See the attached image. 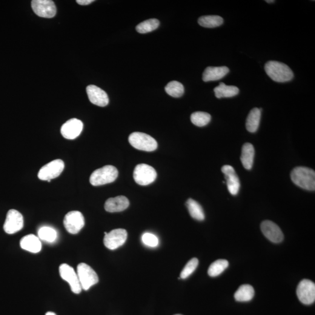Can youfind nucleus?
<instances>
[{
    "label": "nucleus",
    "mask_w": 315,
    "mask_h": 315,
    "mask_svg": "<svg viewBox=\"0 0 315 315\" xmlns=\"http://www.w3.org/2000/svg\"><path fill=\"white\" fill-rule=\"evenodd\" d=\"M265 70L268 76L277 82L290 81L294 78L293 71L284 63L269 61L266 63Z\"/></svg>",
    "instance_id": "nucleus-1"
},
{
    "label": "nucleus",
    "mask_w": 315,
    "mask_h": 315,
    "mask_svg": "<svg viewBox=\"0 0 315 315\" xmlns=\"http://www.w3.org/2000/svg\"><path fill=\"white\" fill-rule=\"evenodd\" d=\"M291 178L294 184L306 190H315V173L312 169L299 167L291 173Z\"/></svg>",
    "instance_id": "nucleus-2"
},
{
    "label": "nucleus",
    "mask_w": 315,
    "mask_h": 315,
    "mask_svg": "<svg viewBox=\"0 0 315 315\" xmlns=\"http://www.w3.org/2000/svg\"><path fill=\"white\" fill-rule=\"evenodd\" d=\"M118 171L114 166H104L91 174L90 182L94 186L108 184L113 182L118 176Z\"/></svg>",
    "instance_id": "nucleus-3"
},
{
    "label": "nucleus",
    "mask_w": 315,
    "mask_h": 315,
    "mask_svg": "<svg viewBox=\"0 0 315 315\" xmlns=\"http://www.w3.org/2000/svg\"><path fill=\"white\" fill-rule=\"evenodd\" d=\"M128 142L134 148L141 151H154L158 147V143L153 137L143 133H131L128 137Z\"/></svg>",
    "instance_id": "nucleus-4"
},
{
    "label": "nucleus",
    "mask_w": 315,
    "mask_h": 315,
    "mask_svg": "<svg viewBox=\"0 0 315 315\" xmlns=\"http://www.w3.org/2000/svg\"><path fill=\"white\" fill-rule=\"evenodd\" d=\"M77 275L82 289L85 291L88 290L92 286L96 284L99 282L96 272L90 266L84 263H80L77 266Z\"/></svg>",
    "instance_id": "nucleus-5"
},
{
    "label": "nucleus",
    "mask_w": 315,
    "mask_h": 315,
    "mask_svg": "<svg viewBox=\"0 0 315 315\" xmlns=\"http://www.w3.org/2000/svg\"><path fill=\"white\" fill-rule=\"evenodd\" d=\"M157 176L156 170L147 164L137 165L134 170V179L140 185L147 186L151 184L155 181Z\"/></svg>",
    "instance_id": "nucleus-6"
},
{
    "label": "nucleus",
    "mask_w": 315,
    "mask_h": 315,
    "mask_svg": "<svg viewBox=\"0 0 315 315\" xmlns=\"http://www.w3.org/2000/svg\"><path fill=\"white\" fill-rule=\"evenodd\" d=\"M64 169V163L62 159H56L48 163L39 170L38 176L42 180H51L59 176Z\"/></svg>",
    "instance_id": "nucleus-7"
},
{
    "label": "nucleus",
    "mask_w": 315,
    "mask_h": 315,
    "mask_svg": "<svg viewBox=\"0 0 315 315\" xmlns=\"http://www.w3.org/2000/svg\"><path fill=\"white\" fill-rule=\"evenodd\" d=\"M297 295L303 304H312L315 300V283L308 279L302 280L298 285Z\"/></svg>",
    "instance_id": "nucleus-8"
},
{
    "label": "nucleus",
    "mask_w": 315,
    "mask_h": 315,
    "mask_svg": "<svg viewBox=\"0 0 315 315\" xmlns=\"http://www.w3.org/2000/svg\"><path fill=\"white\" fill-rule=\"evenodd\" d=\"M63 222L68 233L77 234L84 227L85 220L81 212L73 211L65 215Z\"/></svg>",
    "instance_id": "nucleus-9"
},
{
    "label": "nucleus",
    "mask_w": 315,
    "mask_h": 315,
    "mask_svg": "<svg viewBox=\"0 0 315 315\" xmlns=\"http://www.w3.org/2000/svg\"><path fill=\"white\" fill-rule=\"evenodd\" d=\"M105 235L104 245L110 250H115L124 245L127 238V231L124 229H116Z\"/></svg>",
    "instance_id": "nucleus-10"
},
{
    "label": "nucleus",
    "mask_w": 315,
    "mask_h": 315,
    "mask_svg": "<svg viewBox=\"0 0 315 315\" xmlns=\"http://www.w3.org/2000/svg\"><path fill=\"white\" fill-rule=\"evenodd\" d=\"M31 5L34 13L40 17L51 18L56 16V5L51 0H33Z\"/></svg>",
    "instance_id": "nucleus-11"
},
{
    "label": "nucleus",
    "mask_w": 315,
    "mask_h": 315,
    "mask_svg": "<svg viewBox=\"0 0 315 315\" xmlns=\"http://www.w3.org/2000/svg\"><path fill=\"white\" fill-rule=\"evenodd\" d=\"M24 227V218L19 211H8L4 224V230L7 234H14L21 230Z\"/></svg>",
    "instance_id": "nucleus-12"
},
{
    "label": "nucleus",
    "mask_w": 315,
    "mask_h": 315,
    "mask_svg": "<svg viewBox=\"0 0 315 315\" xmlns=\"http://www.w3.org/2000/svg\"><path fill=\"white\" fill-rule=\"evenodd\" d=\"M59 273L62 279L69 284L71 290L75 294H79L82 291L78 275L70 266L62 264L59 267Z\"/></svg>",
    "instance_id": "nucleus-13"
},
{
    "label": "nucleus",
    "mask_w": 315,
    "mask_h": 315,
    "mask_svg": "<svg viewBox=\"0 0 315 315\" xmlns=\"http://www.w3.org/2000/svg\"><path fill=\"white\" fill-rule=\"evenodd\" d=\"M261 230L264 236L273 243L282 242L284 235L280 228L271 220H265L262 223Z\"/></svg>",
    "instance_id": "nucleus-14"
},
{
    "label": "nucleus",
    "mask_w": 315,
    "mask_h": 315,
    "mask_svg": "<svg viewBox=\"0 0 315 315\" xmlns=\"http://www.w3.org/2000/svg\"><path fill=\"white\" fill-rule=\"evenodd\" d=\"M83 129V123L77 119H71L63 124L61 133L65 139L73 140L78 137Z\"/></svg>",
    "instance_id": "nucleus-15"
},
{
    "label": "nucleus",
    "mask_w": 315,
    "mask_h": 315,
    "mask_svg": "<svg viewBox=\"0 0 315 315\" xmlns=\"http://www.w3.org/2000/svg\"><path fill=\"white\" fill-rule=\"evenodd\" d=\"M222 173L224 174L226 180H227V188L229 192L232 195L236 196L239 193L240 189V182L236 171L230 165L223 166L221 169Z\"/></svg>",
    "instance_id": "nucleus-16"
},
{
    "label": "nucleus",
    "mask_w": 315,
    "mask_h": 315,
    "mask_svg": "<svg viewBox=\"0 0 315 315\" xmlns=\"http://www.w3.org/2000/svg\"><path fill=\"white\" fill-rule=\"evenodd\" d=\"M87 93L88 98L92 104L98 106V107H106L110 102L107 94L101 88L96 87L95 85L88 86Z\"/></svg>",
    "instance_id": "nucleus-17"
},
{
    "label": "nucleus",
    "mask_w": 315,
    "mask_h": 315,
    "mask_svg": "<svg viewBox=\"0 0 315 315\" xmlns=\"http://www.w3.org/2000/svg\"><path fill=\"white\" fill-rule=\"evenodd\" d=\"M129 205L130 203L127 197L119 196L108 199L105 202V209L110 213H117L125 210Z\"/></svg>",
    "instance_id": "nucleus-18"
},
{
    "label": "nucleus",
    "mask_w": 315,
    "mask_h": 315,
    "mask_svg": "<svg viewBox=\"0 0 315 315\" xmlns=\"http://www.w3.org/2000/svg\"><path fill=\"white\" fill-rule=\"evenodd\" d=\"M230 70L227 67H208L203 74V80L205 82L218 81L224 78Z\"/></svg>",
    "instance_id": "nucleus-19"
},
{
    "label": "nucleus",
    "mask_w": 315,
    "mask_h": 315,
    "mask_svg": "<svg viewBox=\"0 0 315 315\" xmlns=\"http://www.w3.org/2000/svg\"><path fill=\"white\" fill-rule=\"evenodd\" d=\"M20 246L24 250L33 253H38L42 249L41 240L33 234L23 237L20 241Z\"/></svg>",
    "instance_id": "nucleus-20"
},
{
    "label": "nucleus",
    "mask_w": 315,
    "mask_h": 315,
    "mask_svg": "<svg viewBox=\"0 0 315 315\" xmlns=\"http://www.w3.org/2000/svg\"><path fill=\"white\" fill-rule=\"evenodd\" d=\"M254 157V148L253 145L249 142H246L243 145L242 154L240 156L242 164L246 170H251L253 167Z\"/></svg>",
    "instance_id": "nucleus-21"
},
{
    "label": "nucleus",
    "mask_w": 315,
    "mask_h": 315,
    "mask_svg": "<svg viewBox=\"0 0 315 315\" xmlns=\"http://www.w3.org/2000/svg\"><path fill=\"white\" fill-rule=\"evenodd\" d=\"M262 109L254 108L249 113L246 119V129L250 133H255L258 130L260 119H261Z\"/></svg>",
    "instance_id": "nucleus-22"
},
{
    "label": "nucleus",
    "mask_w": 315,
    "mask_h": 315,
    "mask_svg": "<svg viewBox=\"0 0 315 315\" xmlns=\"http://www.w3.org/2000/svg\"><path fill=\"white\" fill-rule=\"evenodd\" d=\"M215 94L217 98H231L237 95L239 93L238 88L236 86L227 85L224 83H220L218 87L214 88Z\"/></svg>",
    "instance_id": "nucleus-23"
},
{
    "label": "nucleus",
    "mask_w": 315,
    "mask_h": 315,
    "mask_svg": "<svg viewBox=\"0 0 315 315\" xmlns=\"http://www.w3.org/2000/svg\"><path fill=\"white\" fill-rule=\"evenodd\" d=\"M254 296V290L251 285L244 284L240 286L235 293L234 298L236 301L249 302Z\"/></svg>",
    "instance_id": "nucleus-24"
},
{
    "label": "nucleus",
    "mask_w": 315,
    "mask_h": 315,
    "mask_svg": "<svg viewBox=\"0 0 315 315\" xmlns=\"http://www.w3.org/2000/svg\"><path fill=\"white\" fill-rule=\"evenodd\" d=\"M186 206L189 214L193 219L198 220H203L205 219V212L201 205L195 200L192 199H188L186 202Z\"/></svg>",
    "instance_id": "nucleus-25"
},
{
    "label": "nucleus",
    "mask_w": 315,
    "mask_h": 315,
    "mask_svg": "<svg viewBox=\"0 0 315 315\" xmlns=\"http://www.w3.org/2000/svg\"><path fill=\"white\" fill-rule=\"evenodd\" d=\"M224 22L222 18L218 16H207L200 17L199 24L203 27L213 28L221 25Z\"/></svg>",
    "instance_id": "nucleus-26"
},
{
    "label": "nucleus",
    "mask_w": 315,
    "mask_h": 315,
    "mask_svg": "<svg viewBox=\"0 0 315 315\" xmlns=\"http://www.w3.org/2000/svg\"><path fill=\"white\" fill-rule=\"evenodd\" d=\"M228 266L229 263L227 260H217L209 267L208 274L212 277L219 276L228 268Z\"/></svg>",
    "instance_id": "nucleus-27"
},
{
    "label": "nucleus",
    "mask_w": 315,
    "mask_h": 315,
    "mask_svg": "<svg viewBox=\"0 0 315 315\" xmlns=\"http://www.w3.org/2000/svg\"><path fill=\"white\" fill-rule=\"evenodd\" d=\"M165 90L166 93L174 98H180L185 92L184 87L181 83L176 81L169 82Z\"/></svg>",
    "instance_id": "nucleus-28"
},
{
    "label": "nucleus",
    "mask_w": 315,
    "mask_h": 315,
    "mask_svg": "<svg viewBox=\"0 0 315 315\" xmlns=\"http://www.w3.org/2000/svg\"><path fill=\"white\" fill-rule=\"evenodd\" d=\"M211 119L210 114L203 111H196L191 114L190 117L191 122L198 127H203L208 125L211 121Z\"/></svg>",
    "instance_id": "nucleus-29"
},
{
    "label": "nucleus",
    "mask_w": 315,
    "mask_h": 315,
    "mask_svg": "<svg viewBox=\"0 0 315 315\" xmlns=\"http://www.w3.org/2000/svg\"><path fill=\"white\" fill-rule=\"evenodd\" d=\"M159 21L157 19H150L140 23L137 26L136 31L140 33H147L158 28Z\"/></svg>",
    "instance_id": "nucleus-30"
},
{
    "label": "nucleus",
    "mask_w": 315,
    "mask_h": 315,
    "mask_svg": "<svg viewBox=\"0 0 315 315\" xmlns=\"http://www.w3.org/2000/svg\"><path fill=\"white\" fill-rule=\"evenodd\" d=\"M38 237L40 239L47 242L55 241L57 237V232L54 228L49 227H43L38 231Z\"/></svg>",
    "instance_id": "nucleus-31"
},
{
    "label": "nucleus",
    "mask_w": 315,
    "mask_h": 315,
    "mask_svg": "<svg viewBox=\"0 0 315 315\" xmlns=\"http://www.w3.org/2000/svg\"><path fill=\"white\" fill-rule=\"evenodd\" d=\"M199 260L193 258L189 260L180 273V279H186L193 273L198 266Z\"/></svg>",
    "instance_id": "nucleus-32"
},
{
    "label": "nucleus",
    "mask_w": 315,
    "mask_h": 315,
    "mask_svg": "<svg viewBox=\"0 0 315 315\" xmlns=\"http://www.w3.org/2000/svg\"><path fill=\"white\" fill-rule=\"evenodd\" d=\"M142 240L144 244L150 247H156L159 243L158 238L155 235L150 233L143 235Z\"/></svg>",
    "instance_id": "nucleus-33"
},
{
    "label": "nucleus",
    "mask_w": 315,
    "mask_h": 315,
    "mask_svg": "<svg viewBox=\"0 0 315 315\" xmlns=\"http://www.w3.org/2000/svg\"><path fill=\"white\" fill-rule=\"evenodd\" d=\"M94 1V0H77V2L79 5H87Z\"/></svg>",
    "instance_id": "nucleus-34"
},
{
    "label": "nucleus",
    "mask_w": 315,
    "mask_h": 315,
    "mask_svg": "<svg viewBox=\"0 0 315 315\" xmlns=\"http://www.w3.org/2000/svg\"><path fill=\"white\" fill-rule=\"evenodd\" d=\"M45 315H57L55 313L52 312H47Z\"/></svg>",
    "instance_id": "nucleus-35"
},
{
    "label": "nucleus",
    "mask_w": 315,
    "mask_h": 315,
    "mask_svg": "<svg viewBox=\"0 0 315 315\" xmlns=\"http://www.w3.org/2000/svg\"><path fill=\"white\" fill-rule=\"evenodd\" d=\"M266 1L268 2V3H272V2H274V1H273V0H271V1H268V0H267V1Z\"/></svg>",
    "instance_id": "nucleus-36"
},
{
    "label": "nucleus",
    "mask_w": 315,
    "mask_h": 315,
    "mask_svg": "<svg viewBox=\"0 0 315 315\" xmlns=\"http://www.w3.org/2000/svg\"><path fill=\"white\" fill-rule=\"evenodd\" d=\"M182 315L177 314V315Z\"/></svg>",
    "instance_id": "nucleus-37"
}]
</instances>
